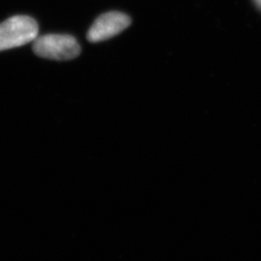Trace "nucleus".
<instances>
[{"label": "nucleus", "mask_w": 261, "mask_h": 261, "mask_svg": "<svg viewBox=\"0 0 261 261\" xmlns=\"http://www.w3.org/2000/svg\"><path fill=\"white\" fill-rule=\"evenodd\" d=\"M36 20L28 16H14L0 23V51L21 47L38 36Z\"/></svg>", "instance_id": "obj_1"}, {"label": "nucleus", "mask_w": 261, "mask_h": 261, "mask_svg": "<svg viewBox=\"0 0 261 261\" xmlns=\"http://www.w3.org/2000/svg\"><path fill=\"white\" fill-rule=\"evenodd\" d=\"M33 51L36 56L58 61L74 59L81 54L76 39L67 34H47L33 41Z\"/></svg>", "instance_id": "obj_2"}, {"label": "nucleus", "mask_w": 261, "mask_h": 261, "mask_svg": "<svg viewBox=\"0 0 261 261\" xmlns=\"http://www.w3.org/2000/svg\"><path fill=\"white\" fill-rule=\"evenodd\" d=\"M253 1L256 4V6L261 10V0H253Z\"/></svg>", "instance_id": "obj_4"}, {"label": "nucleus", "mask_w": 261, "mask_h": 261, "mask_svg": "<svg viewBox=\"0 0 261 261\" xmlns=\"http://www.w3.org/2000/svg\"><path fill=\"white\" fill-rule=\"evenodd\" d=\"M132 19L120 12H108L98 17L87 32V40L98 43L111 39L129 28Z\"/></svg>", "instance_id": "obj_3"}]
</instances>
